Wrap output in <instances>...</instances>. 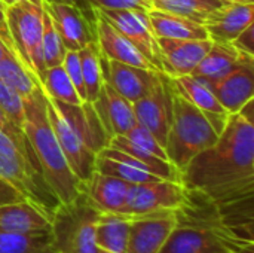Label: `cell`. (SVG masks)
Masks as SVG:
<instances>
[{"instance_id":"cell-30","label":"cell","mask_w":254,"mask_h":253,"mask_svg":"<svg viewBox=\"0 0 254 253\" xmlns=\"http://www.w3.org/2000/svg\"><path fill=\"white\" fill-rule=\"evenodd\" d=\"M0 253H55V251L52 248L51 233H0Z\"/></svg>"},{"instance_id":"cell-10","label":"cell","mask_w":254,"mask_h":253,"mask_svg":"<svg viewBox=\"0 0 254 253\" xmlns=\"http://www.w3.org/2000/svg\"><path fill=\"white\" fill-rule=\"evenodd\" d=\"M97 10L116 30H119L159 72H162L159 45L149 24L147 12L134 10V9H97Z\"/></svg>"},{"instance_id":"cell-24","label":"cell","mask_w":254,"mask_h":253,"mask_svg":"<svg viewBox=\"0 0 254 253\" xmlns=\"http://www.w3.org/2000/svg\"><path fill=\"white\" fill-rule=\"evenodd\" d=\"M131 216L122 213H100L95 227L98 253H127Z\"/></svg>"},{"instance_id":"cell-27","label":"cell","mask_w":254,"mask_h":253,"mask_svg":"<svg viewBox=\"0 0 254 253\" xmlns=\"http://www.w3.org/2000/svg\"><path fill=\"white\" fill-rule=\"evenodd\" d=\"M77 54H79L80 67H82L86 101L94 103L100 94L101 85L104 84L103 69H101V54H100L97 42L88 43L86 46L79 49Z\"/></svg>"},{"instance_id":"cell-23","label":"cell","mask_w":254,"mask_h":253,"mask_svg":"<svg viewBox=\"0 0 254 253\" xmlns=\"http://www.w3.org/2000/svg\"><path fill=\"white\" fill-rule=\"evenodd\" d=\"M147 19L156 37L165 39H210L205 27L185 16L168 13L158 9L147 10Z\"/></svg>"},{"instance_id":"cell-34","label":"cell","mask_w":254,"mask_h":253,"mask_svg":"<svg viewBox=\"0 0 254 253\" xmlns=\"http://www.w3.org/2000/svg\"><path fill=\"white\" fill-rule=\"evenodd\" d=\"M125 137H127L131 143H134L135 146H138V148H141V149H144V151L153 154V155L158 157V158H162V160H167V161H168V157H167V154H165V149L159 145V142L155 139V136H153L147 128H144L143 125L135 124V125L125 134Z\"/></svg>"},{"instance_id":"cell-1","label":"cell","mask_w":254,"mask_h":253,"mask_svg":"<svg viewBox=\"0 0 254 253\" xmlns=\"http://www.w3.org/2000/svg\"><path fill=\"white\" fill-rule=\"evenodd\" d=\"M188 191L216 206L254 195V125L240 113L229 115L217 142L198 154L182 171Z\"/></svg>"},{"instance_id":"cell-44","label":"cell","mask_w":254,"mask_h":253,"mask_svg":"<svg viewBox=\"0 0 254 253\" xmlns=\"http://www.w3.org/2000/svg\"><path fill=\"white\" fill-rule=\"evenodd\" d=\"M225 1H243V3H253L254 0H225Z\"/></svg>"},{"instance_id":"cell-26","label":"cell","mask_w":254,"mask_h":253,"mask_svg":"<svg viewBox=\"0 0 254 253\" xmlns=\"http://www.w3.org/2000/svg\"><path fill=\"white\" fill-rule=\"evenodd\" d=\"M150 9L164 10L179 16H185L198 24H204L205 18L223 6L225 0H147Z\"/></svg>"},{"instance_id":"cell-31","label":"cell","mask_w":254,"mask_h":253,"mask_svg":"<svg viewBox=\"0 0 254 253\" xmlns=\"http://www.w3.org/2000/svg\"><path fill=\"white\" fill-rule=\"evenodd\" d=\"M95 171L118 177V179L125 180L131 185L161 180V177H158V176H155L146 170H141V169H138V167H135L127 161L110 158V157H106L101 154H97V157H95Z\"/></svg>"},{"instance_id":"cell-9","label":"cell","mask_w":254,"mask_h":253,"mask_svg":"<svg viewBox=\"0 0 254 253\" xmlns=\"http://www.w3.org/2000/svg\"><path fill=\"white\" fill-rule=\"evenodd\" d=\"M65 49L79 51L95 42V16L86 15L80 7L57 0H42Z\"/></svg>"},{"instance_id":"cell-25","label":"cell","mask_w":254,"mask_h":253,"mask_svg":"<svg viewBox=\"0 0 254 253\" xmlns=\"http://www.w3.org/2000/svg\"><path fill=\"white\" fill-rule=\"evenodd\" d=\"M171 85L179 95L202 110L205 115H229L204 81L192 75H186L171 78Z\"/></svg>"},{"instance_id":"cell-32","label":"cell","mask_w":254,"mask_h":253,"mask_svg":"<svg viewBox=\"0 0 254 253\" xmlns=\"http://www.w3.org/2000/svg\"><path fill=\"white\" fill-rule=\"evenodd\" d=\"M65 46L63 45V40L49 16V13L43 9V30H42V55L45 67H55L61 66L64 55H65Z\"/></svg>"},{"instance_id":"cell-20","label":"cell","mask_w":254,"mask_h":253,"mask_svg":"<svg viewBox=\"0 0 254 253\" xmlns=\"http://www.w3.org/2000/svg\"><path fill=\"white\" fill-rule=\"evenodd\" d=\"M51 231V215L37 204L22 200L0 206V233L40 234Z\"/></svg>"},{"instance_id":"cell-28","label":"cell","mask_w":254,"mask_h":253,"mask_svg":"<svg viewBox=\"0 0 254 253\" xmlns=\"http://www.w3.org/2000/svg\"><path fill=\"white\" fill-rule=\"evenodd\" d=\"M39 85L45 94L51 95L57 101L68 103V104L83 103V100L79 97L77 91L74 89L63 64L45 69V72L39 78Z\"/></svg>"},{"instance_id":"cell-35","label":"cell","mask_w":254,"mask_h":253,"mask_svg":"<svg viewBox=\"0 0 254 253\" xmlns=\"http://www.w3.org/2000/svg\"><path fill=\"white\" fill-rule=\"evenodd\" d=\"M63 67L67 72L74 89L77 91L79 97L86 101V94H85V86H83V78H82V67H80V60L77 51H65L64 60H63Z\"/></svg>"},{"instance_id":"cell-13","label":"cell","mask_w":254,"mask_h":253,"mask_svg":"<svg viewBox=\"0 0 254 253\" xmlns=\"http://www.w3.org/2000/svg\"><path fill=\"white\" fill-rule=\"evenodd\" d=\"M156 39L161 52L162 73L170 78L192 75L213 45L211 39Z\"/></svg>"},{"instance_id":"cell-14","label":"cell","mask_w":254,"mask_h":253,"mask_svg":"<svg viewBox=\"0 0 254 253\" xmlns=\"http://www.w3.org/2000/svg\"><path fill=\"white\" fill-rule=\"evenodd\" d=\"M101 69H103L104 81L110 84L113 89L119 92L131 104L143 98L156 85L162 73L156 70L140 69L119 61L107 60L103 55H101Z\"/></svg>"},{"instance_id":"cell-15","label":"cell","mask_w":254,"mask_h":253,"mask_svg":"<svg viewBox=\"0 0 254 253\" xmlns=\"http://www.w3.org/2000/svg\"><path fill=\"white\" fill-rule=\"evenodd\" d=\"M254 4L226 1L213 10L204 21L208 37L217 43H232L249 25L253 24Z\"/></svg>"},{"instance_id":"cell-7","label":"cell","mask_w":254,"mask_h":253,"mask_svg":"<svg viewBox=\"0 0 254 253\" xmlns=\"http://www.w3.org/2000/svg\"><path fill=\"white\" fill-rule=\"evenodd\" d=\"M188 201V191L180 182L155 180L129 185L124 215L140 216L162 210H179Z\"/></svg>"},{"instance_id":"cell-16","label":"cell","mask_w":254,"mask_h":253,"mask_svg":"<svg viewBox=\"0 0 254 253\" xmlns=\"http://www.w3.org/2000/svg\"><path fill=\"white\" fill-rule=\"evenodd\" d=\"M95 10V42L100 54L113 61L129 64L140 69L159 72L119 30H116L97 9Z\"/></svg>"},{"instance_id":"cell-21","label":"cell","mask_w":254,"mask_h":253,"mask_svg":"<svg viewBox=\"0 0 254 253\" xmlns=\"http://www.w3.org/2000/svg\"><path fill=\"white\" fill-rule=\"evenodd\" d=\"M129 185L131 183L118 177L94 171L92 176L82 183V192L97 210L124 215Z\"/></svg>"},{"instance_id":"cell-4","label":"cell","mask_w":254,"mask_h":253,"mask_svg":"<svg viewBox=\"0 0 254 253\" xmlns=\"http://www.w3.org/2000/svg\"><path fill=\"white\" fill-rule=\"evenodd\" d=\"M83 192L67 204H58L51 215V240L55 253H98L95 227L100 216Z\"/></svg>"},{"instance_id":"cell-2","label":"cell","mask_w":254,"mask_h":253,"mask_svg":"<svg viewBox=\"0 0 254 253\" xmlns=\"http://www.w3.org/2000/svg\"><path fill=\"white\" fill-rule=\"evenodd\" d=\"M24 122L22 131L34 155L40 174L60 204L71 203L82 192V183L71 171L51 127L45 94L37 88L22 98Z\"/></svg>"},{"instance_id":"cell-43","label":"cell","mask_w":254,"mask_h":253,"mask_svg":"<svg viewBox=\"0 0 254 253\" xmlns=\"http://www.w3.org/2000/svg\"><path fill=\"white\" fill-rule=\"evenodd\" d=\"M9 52H10V51L4 46V43L0 40V58H3V57H4L6 54H9ZM10 54H12V52H10ZM13 55H15V54H13Z\"/></svg>"},{"instance_id":"cell-5","label":"cell","mask_w":254,"mask_h":253,"mask_svg":"<svg viewBox=\"0 0 254 253\" xmlns=\"http://www.w3.org/2000/svg\"><path fill=\"white\" fill-rule=\"evenodd\" d=\"M217 207V206H216ZM229 240L216 209L214 216L196 218L186 206L177 210V225L159 253H232Z\"/></svg>"},{"instance_id":"cell-36","label":"cell","mask_w":254,"mask_h":253,"mask_svg":"<svg viewBox=\"0 0 254 253\" xmlns=\"http://www.w3.org/2000/svg\"><path fill=\"white\" fill-rule=\"evenodd\" d=\"M97 9H134L147 12L150 9L147 0H86Z\"/></svg>"},{"instance_id":"cell-12","label":"cell","mask_w":254,"mask_h":253,"mask_svg":"<svg viewBox=\"0 0 254 253\" xmlns=\"http://www.w3.org/2000/svg\"><path fill=\"white\" fill-rule=\"evenodd\" d=\"M177 225V210L131 216L127 253H159Z\"/></svg>"},{"instance_id":"cell-37","label":"cell","mask_w":254,"mask_h":253,"mask_svg":"<svg viewBox=\"0 0 254 253\" xmlns=\"http://www.w3.org/2000/svg\"><path fill=\"white\" fill-rule=\"evenodd\" d=\"M254 25H249L234 42V48H237L240 52H244L247 55L254 57Z\"/></svg>"},{"instance_id":"cell-19","label":"cell","mask_w":254,"mask_h":253,"mask_svg":"<svg viewBox=\"0 0 254 253\" xmlns=\"http://www.w3.org/2000/svg\"><path fill=\"white\" fill-rule=\"evenodd\" d=\"M207 85L229 115L238 113L240 109L253 98L254 61L241 64L220 81Z\"/></svg>"},{"instance_id":"cell-38","label":"cell","mask_w":254,"mask_h":253,"mask_svg":"<svg viewBox=\"0 0 254 253\" xmlns=\"http://www.w3.org/2000/svg\"><path fill=\"white\" fill-rule=\"evenodd\" d=\"M0 40L4 43V46L12 54H15V46H13V42H12V37H10V31H9V25H7V6L1 0H0Z\"/></svg>"},{"instance_id":"cell-3","label":"cell","mask_w":254,"mask_h":253,"mask_svg":"<svg viewBox=\"0 0 254 253\" xmlns=\"http://www.w3.org/2000/svg\"><path fill=\"white\" fill-rule=\"evenodd\" d=\"M219 136L205 113L174 91L173 119L165 143L168 161L183 171L198 154L211 148Z\"/></svg>"},{"instance_id":"cell-42","label":"cell","mask_w":254,"mask_h":253,"mask_svg":"<svg viewBox=\"0 0 254 253\" xmlns=\"http://www.w3.org/2000/svg\"><path fill=\"white\" fill-rule=\"evenodd\" d=\"M6 6H12V4H16V3H22V1H30V3H37L40 4L42 0H1Z\"/></svg>"},{"instance_id":"cell-41","label":"cell","mask_w":254,"mask_h":253,"mask_svg":"<svg viewBox=\"0 0 254 253\" xmlns=\"http://www.w3.org/2000/svg\"><path fill=\"white\" fill-rule=\"evenodd\" d=\"M243 118H246L249 122H252L253 124L254 121V116H253V98L252 100H249L241 109H240V112H238Z\"/></svg>"},{"instance_id":"cell-40","label":"cell","mask_w":254,"mask_h":253,"mask_svg":"<svg viewBox=\"0 0 254 253\" xmlns=\"http://www.w3.org/2000/svg\"><path fill=\"white\" fill-rule=\"evenodd\" d=\"M57 1H63V3L74 4V6L80 7L86 15H89V16H95V10H94V7H92L86 0H57Z\"/></svg>"},{"instance_id":"cell-18","label":"cell","mask_w":254,"mask_h":253,"mask_svg":"<svg viewBox=\"0 0 254 253\" xmlns=\"http://www.w3.org/2000/svg\"><path fill=\"white\" fill-rule=\"evenodd\" d=\"M51 100L54 101L63 118L67 121L70 128L77 134V137L89 151H92L97 155L101 149H104L109 145V137L98 119V115L92 103L83 101L82 104H68L57 101L52 97Z\"/></svg>"},{"instance_id":"cell-39","label":"cell","mask_w":254,"mask_h":253,"mask_svg":"<svg viewBox=\"0 0 254 253\" xmlns=\"http://www.w3.org/2000/svg\"><path fill=\"white\" fill-rule=\"evenodd\" d=\"M22 200H25L22 197V194H19L9 182H6L3 177H0V206L22 201Z\"/></svg>"},{"instance_id":"cell-33","label":"cell","mask_w":254,"mask_h":253,"mask_svg":"<svg viewBox=\"0 0 254 253\" xmlns=\"http://www.w3.org/2000/svg\"><path fill=\"white\" fill-rule=\"evenodd\" d=\"M0 109L13 125L22 128V122H24L22 97L1 81H0Z\"/></svg>"},{"instance_id":"cell-11","label":"cell","mask_w":254,"mask_h":253,"mask_svg":"<svg viewBox=\"0 0 254 253\" xmlns=\"http://www.w3.org/2000/svg\"><path fill=\"white\" fill-rule=\"evenodd\" d=\"M45 100H46V110H48L51 127L67 160V164L70 166L74 176L80 180V183H85L95 171L97 155L92 151H89L83 145V142L77 137V134L70 128V125L63 118V115L60 113V110L57 109L51 97L45 94Z\"/></svg>"},{"instance_id":"cell-8","label":"cell","mask_w":254,"mask_h":253,"mask_svg":"<svg viewBox=\"0 0 254 253\" xmlns=\"http://www.w3.org/2000/svg\"><path fill=\"white\" fill-rule=\"evenodd\" d=\"M173 94L171 78L161 73L156 85L143 98L132 103L137 122L147 128L164 149L173 119Z\"/></svg>"},{"instance_id":"cell-29","label":"cell","mask_w":254,"mask_h":253,"mask_svg":"<svg viewBox=\"0 0 254 253\" xmlns=\"http://www.w3.org/2000/svg\"><path fill=\"white\" fill-rule=\"evenodd\" d=\"M0 81L15 89L22 98L28 97L39 85V81L10 52L0 58Z\"/></svg>"},{"instance_id":"cell-22","label":"cell","mask_w":254,"mask_h":253,"mask_svg":"<svg viewBox=\"0 0 254 253\" xmlns=\"http://www.w3.org/2000/svg\"><path fill=\"white\" fill-rule=\"evenodd\" d=\"M254 57L240 52L232 43H217L213 42L210 51L192 72V76L211 84L220 81L232 70L246 63H253Z\"/></svg>"},{"instance_id":"cell-17","label":"cell","mask_w":254,"mask_h":253,"mask_svg":"<svg viewBox=\"0 0 254 253\" xmlns=\"http://www.w3.org/2000/svg\"><path fill=\"white\" fill-rule=\"evenodd\" d=\"M92 106L109 137V142L115 136H125L135 124H138L132 104L116 92L106 81L101 85L100 94Z\"/></svg>"},{"instance_id":"cell-6","label":"cell","mask_w":254,"mask_h":253,"mask_svg":"<svg viewBox=\"0 0 254 253\" xmlns=\"http://www.w3.org/2000/svg\"><path fill=\"white\" fill-rule=\"evenodd\" d=\"M7 25L18 60L39 81L46 69L42 55L43 4L22 1L7 6Z\"/></svg>"}]
</instances>
